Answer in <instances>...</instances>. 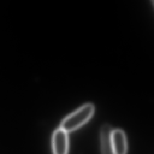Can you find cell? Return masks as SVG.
I'll list each match as a JSON object with an SVG mask.
<instances>
[{
  "instance_id": "1",
  "label": "cell",
  "mask_w": 154,
  "mask_h": 154,
  "mask_svg": "<svg viewBox=\"0 0 154 154\" xmlns=\"http://www.w3.org/2000/svg\"><path fill=\"white\" fill-rule=\"evenodd\" d=\"M94 111V105L91 103H86L66 116L62 120L60 128L67 133L73 131L88 122Z\"/></svg>"
},
{
  "instance_id": "2",
  "label": "cell",
  "mask_w": 154,
  "mask_h": 154,
  "mask_svg": "<svg viewBox=\"0 0 154 154\" xmlns=\"http://www.w3.org/2000/svg\"><path fill=\"white\" fill-rule=\"evenodd\" d=\"M67 134L60 127L54 132L52 138L54 154H67L69 149Z\"/></svg>"
},
{
  "instance_id": "3",
  "label": "cell",
  "mask_w": 154,
  "mask_h": 154,
  "mask_svg": "<svg viewBox=\"0 0 154 154\" xmlns=\"http://www.w3.org/2000/svg\"><path fill=\"white\" fill-rule=\"evenodd\" d=\"M111 140L114 154H126L127 141L125 134L122 129L112 131Z\"/></svg>"
},
{
  "instance_id": "4",
  "label": "cell",
  "mask_w": 154,
  "mask_h": 154,
  "mask_svg": "<svg viewBox=\"0 0 154 154\" xmlns=\"http://www.w3.org/2000/svg\"><path fill=\"white\" fill-rule=\"evenodd\" d=\"M112 131L111 127L108 124H104L101 127L100 137L102 154H114L111 140Z\"/></svg>"
}]
</instances>
